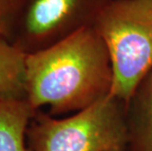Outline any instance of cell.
<instances>
[{"instance_id": "ba28073f", "label": "cell", "mask_w": 152, "mask_h": 151, "mask_svg": "<svg viewBox=\"0 0 152 151\" xmlns=\"http://www.w3.org/2000/svg\"><path fill=\"white\" fill-rule=\"evenodd\" d=\"M26 0H0V36L11 41L16 22Z\"/></svg>"}, {"instance_id": "52a82bcc", "label": "cell", "mask_w": 152, "mask_h": 151, "mask_svg": "<svg viewBox=\"0 0 152 151\" xmlns=\"http://www.w3.org/2000/svg\"><path fill=\"white\" fill-rule=\"evenodd\" d=\"M34 112L28 100L0 101V151H33L26 134Z\"/></svg>"}, {"instance_id": "8992f818", "label": "cell", "mask_w": 152, "mask_h": 151, "mask_svg": "<svg viewBox=\"0 0 152 151\" xmlns=\"http://www.w3.org/2000/svg\"><path fill=\"white\" fill-rule=\"evenodd\" d=\"M27 56L12 41L0 36V101L27 100Z\"/></svg>"}, {"instance_id": "7a4b0ae2", "label": "cell", "mask_w": 152, "mask_h": 151, "mask_svg": "<svg viewBox=\"0 0 152 151\" xmlns=\"http://www.w3.org/2000/svg\"><path fill=\"white\" fill-rule=\"evenodd\" d=\"M93 28L111 60L110 95L128 106L138 85L152 71V0H110Z\"/></svg>"}, {"instance_id": "5b68a950", "label": "cell", "mask_w": 152, "mask_h": 151, "mask_svg": "<svg viewBox=\"0 0 152 151\" xmlns=\"http://www.w3.org/2000/svg\"><path fill=\"white\" fill-rule=\"evenodd\" d=\"M128 151H152V71L135 89L127 106Z\"/></svg>"}, {"instance_id": "277c9868", "label": "cell", "mask_w": 152, "mask_h": 151, "mask_svg": "<svg viewBox=\"0 0 152 151\" xmlns=\"http://www.w3.org/2000/svg\"><path fill=\"white\" fill-rule=\"evenodd\" d=\"M110 0H26L11 41L26 53L44 49L93 27Z\"/></svg>"}, {"instance_id": "6da1fadb", "label": "cell", "mask_w": 152, "mask_h": 151, "mask_svg": "<svg viewBox=\"0 0 152 151\" xmlns=\"http://www.w3.org/2000/svg\"><path fill=\"white\" fill-rule=\"evenodd\" d=\"M113 71L104 41L93 27L27 56V100L35 111H80L110 94Z\"/></svg>"}, {"instance_id": "3957f363", "label": "cell", "mask_w": 152, "mask_h": 151, "mask_svg": "<svg viewBox=\"0 0 152 151\" xmlns=\"http://www.w3.org/2000/svg\"><path fill=\"white\" fill-rule=\"evenodd\" d=\"M33 120L27 133L33 151H128L127 104L110 94L71 117Z\"/></svg>"}]
</instances>
